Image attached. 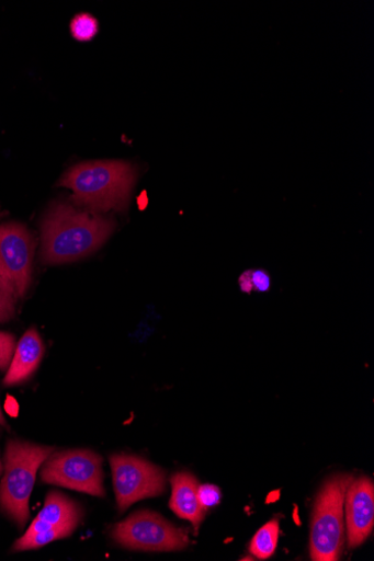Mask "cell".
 <instances>
[{"mask_svg": "<svg viewBox=\"0 0 374 561\" xmlns=\"http://www.w3.org/2000/svg\"><path fill=\"white\" fill-rule=\"evenodd\" d=\"M116 224L56 203L42 224L41 260L47 265L79 261L98 250L112 236Z\"/></svg>", "mask_w": 374, "mask_h": 561, "instance_id": "obj_1", "label": "cell"}, {"mask_svg": "<svg viewBox=\"0 0 374 561\" xmlns=\"http://www.w3.org/2000/svg\"><path fill=\"white\" fill-rule=\"evenodd\" d=\"M136 179L128 162L97 161L70 169L59 185L72 190L76 203L93 213L125 211Z\"/></svg>", "mask_w": 374, "mask_h": 561, "instance_id": "obj_2", "label": "cell"}, {"mask_svg": "<svg viewBox=\"0 0 374 561\" xmlns=\"http://www.w3.org/2000/svg\"><path fill=\"white\" fill-rule=\"evenodd\" d=\"M53 448L10 440L5 453V474L0 483V506L23 528L30 516V499L36 473Z\"/></svg>", "mask_w": 374, "mask_h": 561, "instance_id": "obj_3", "label": "cell"}, {"mask_svg": "<svg viewBox=\"0 0 374 561\" xmlns=\"http://www.w3.org/2000/svg\"><path fill=\"white\" fill-rule=\"evenodd\" d=\"M348 474L331 478L316 499L310 530V557L316 561L339 560L344 542V501L352 481Z\"/></svg>", "mask_w": 374, "mask_h": 561, "instance_id": "obj_4", "label": "cell"}, {"mask_svg": "<svg viewBox=\"0 0 374 561\" xmlns=\"http://www.w3.org/2000/svg\"><path fill=\"white\" fill-rule=\"evenodd\" d=\"M47 484L104 496L102 460L90 450H67L50 455L41 471Z\"/></svg>", "mask_w": 374, "mask_h": 561, "instance_id": "obj_5", "label": "cell"}, {"mask_svg": "<svg viewBox=\"0 0 374 561\" xmlns=\"http://www.w3.org/2000/svg\"><path fill=\"white\" fill-rule=\"evenodd\" d=\"M113 537L123 547L144 551H175L190 543L184 530L150 512H139L118 524Z\"/></svg>", "mask_w": 374, "mask_h": 561, "instance_id": "obj_6", "label": "cell"}, {"mask_svg": "<svg viewBox=\"0 0 374 561\" xmlns=\"http://www.w3.org/2000/svg\"><path fill=\"white\" fill-rule=\"evenodd\" d=\"M111 465L116 499L122 513L135 502L166 492V472L143 458L116 454L111 457Z\"/></svg>", "mask_w": 374, "mask_h": 561, "instance_id": "obj_7", "label": "cell"}, {"mask_svg": "<svg viewBox=\"0 0 374 561\" xmlns=\"http://www.w3.org/2000/svg\"><path fill=\"white\" fill-rule=\"evenodd\" d=\"M34 259V240L20 224L0 225V277L12 288L18 298L24 297L31 280Z\"/></svg>", "mask_w": 374, "mask_h": 561, "instance_id": "obj_8", "label": "cell"}, {"mask_svg": "<svg viewBox=\"0 0 374 561\" xmlns=\"http://www.w3.org/2000/svg\"><path fill=\"white\" fill-rule=\"evenodd\" d=\"M345 516L349 547L361 546L374 525V486L369 478L351 481L345 494Z\"/></svg>", "mask_w": 374, "mask_h": 561, "instance_id": "obj_9", "label": "cell"}, {"mask_svg": "<svg viewBox=\"0 0 374 561\" xmlns=\"http://www.w3.org/2000/svg\"><path fill=\"white\" fill-rule=\"evenodd\" d=\"M197 489V480L191 473L179 472L172 477L170 506L178 517L191 522L195 531L205 517V508L199 501Z\"/></svg>", "mask_w": 374, "mask_h": 561, "instance_id": "obj_10", "label": "cell"}, {"mask_svg": "<svg viewBox=\"0 0 374 561\" xmlns=\"http://www.w3.org/2000/svg\"><path fill=\"white\" fill-rule=\"evenodd\" d=\"M44 354L43 341L35 329L29 330L19 342L5 386H15L26 381L38 368Z\"/></svg>", "mask_w": 374, "mask_h": 561, "instance_id": "obj_11", "label": "cell"}, {"mask_svg": "<svg viewBox=\"0 0 374 561\" xmlns=\"http://www.w3.org/2000/svg\"><path fill=\"white\" fill-rule=\"evenodd\" d=\"M81 510L59 492L47 494L44 507L24 536H32L70 523H80Z\"/></svg>", "mask_w": 374, "mask_h": 561, "instance_id": "obj_12", "label": "cell"}, {"mask_svg": "<svg viewBox=\"0 0 374 561\" xmlns=\"http://www.w3.org/2000/svg\"><path fill=\"white\" fill-rule=\"evenodd\" d=\"M280 539V522L274 519L258 530L250 543V551L259 559L274 554Z\"/></svg>", "mask_w": 374, "mask_h": 561, "instance_id": "obj_13", "label": "cell"}, {"mask_svg": "<svg viewBox=\"0 0 374 561\" xmlns=\"http://www.w3.org/2000/svg\"><path fill=\"white\" fill-rule=\"evenodd\" d=\"M78 523H70L32 536H23L14 545L15 551H25L42 548L52 541L70 536L77 528Z\"/></svg>", "mask_w": 374, "mask_h": 561, "instance_id": "obj_14", "label": "cell"}, {"mask_svg": "<svg viewBox=\"0 0 374 561\" xmlns=\"http://www.w3.org/2000/svg\"><path fill=\"white\" fill-rule=\"evenodd\" d=\"M241 291L251 294L252 291L267 293L271 290L272 277L264 270H249L239 277Z\"/></svg>", "mask_w": 374, "mask_h": 561, "instance_id": "obj_15", "label": "cell"}, {"mask_svg": "<svg viewBox=\"0 0 374 561\" xmlns=\"http://www.w3.org/2000/svg\"><path fill=\"white\" fill-rule=\"evenodd\" d=\"M72 36L79 42L93 39L99 32L98 21L88 13L75 16L70 25Z\"/></svg>", "mask_w": 374, "mask_h": 561, "instance_id": "obj_16", "label": "cell"}, {"mask_svg": "<svg viewBox=\"0 0 374 561\" xmlns=\"http://www.w3.org/2000/svg\"><path fill=\"white\" fill-rule=\"evenodd\" d=\"M18 297L8 283L0 277V323L12 320L15 316Z\"/></svg>", "mask_w": 374, "mask_h": 561, "instance_id": "obj_17", "label": "cell"}, {"mask_svg": "<svg viewBox=\"0 0 374 561\" xmlns=\"http://www.w3.org/2000/svg\"><path fill=\"white\" fill-rule=\"evenodd\" d=\"M15 348V337L10 333L0 332V370L5 371L11 366Z\"/></svg>", "mask_w": 374, "mask_h": 561, "instance_id": "obj_18", "label": "cell"}, {"mask_svg": "<svg viewBox=\"0 0 374 561\" xmlns=\"http://www.w3.org/2000/svg\"><path fill=\"white\" fill-rule=\"evenodd\" d=\"M197 497H199L201 505L204 508H208V507L219 504V502L222 500V491L216 485H211V484L201 485L197 489Z\"/></svg>", "mask_w": 374, "mask_h": 561, "instance_id": "obj_19", "label": "cell"}, {"mask_svg": "<svg viewBox=\"0 0 374 561\" xmlns=\"http://www.w3.org/2000/svg\"><path fill=\"white\" fill-rule=\"evenodd\" d=\"M0 426H4V427L8 426L5 417H4L3 413H2V410H0Z\"/></svg>", "mask_w": 374, "mask_h": 561, "instance_id": "obj_20", "label": "cell"}, {"mask_svg": "<svg viewBox=\"0 0 374 561\" xmlns=\"http://www.w3.org/2000/svg\"><path fill=\"white\" fill-rule=\"evenodd\" d=\"M3 473V465H2V461H0V476H2Z\"/></svg>", "mask_w": 374, "mask_h": 561, "instance_id": "obj_21", "label": "cell"}]
</instances>
